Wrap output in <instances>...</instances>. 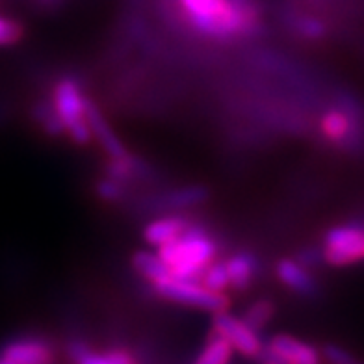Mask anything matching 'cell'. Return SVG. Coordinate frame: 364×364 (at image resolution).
Here are the masks:
<instances>
[{
  "mask_svg": "<svg viewBox=\"0 0 364 364\" xmlns=\"http://www.w3.org/2000/svg\"><path fill=\"white\" fill-rule=\"evenodd\" d=\"M151 287L156 292V296H160L162 299L199 309V311L212 312V314L227 311V307H229V296L214 292L197 279H178L169 275V277L162 279Z\"/></svg>",
  "mask_w": 364,
  "mask_h": 364,
  "instance_id": "cell-4",
  "label": "cell"
},
{
  "mask_svg": "<svg viewBox=\"0 0 364 364\" xmlns=\"http://www.w3.org/2000/svg\"><path fill=\"white\" fill-rule=\"evenodd\" d=\"M323 355H326V359L329 360L331 364H355L357 359H355L353 355L350 351H346L344 348H338L335 344H329L323 348Z\"/></svg>",
  "mask_w": 364,
  "mask_h": 364,
  "instance_id": "cell-23",
  "label": "cell"
},
{
  "mask_svg": "<svg viewBox=\"0 0 364 364\" xmlns=\"http://www.w3.org/2000/svg\"><path fill=\"white\" fill-rule=\"evenodd\" d=\"M297 30L299 34L305 39H311V41H316V39H321L327 34L326 24L321 23L320 19H314V17H303L297 23Z\"/></svg>",
  "mask_w": 364,
  "mask_h": 364,
  "instance_id": "cell-22",
  "label": "cell"
},
{
  "mask_svg": "<svg viewBox=\"0 0 364 364\" xmlns=\"http://www.w3.org/2000/svg\"><path fill=\"white\" fill-rule=\"evenodd\" d=\"M277 279L288 290L299 296H314L316 294V279L312 277L311 269L303 266L299 260L283 259L275 266Z\"/></svg>",
  "mask_w": 364,
  "mask_h": 364,
  "instance_id": "cell-11",
  "label": "cell"
},
{
  "mask_svg": "<svg viewBox=\"0 0 364 364\" xmlns=\"http://www.w3.org/2000/svg\"><path fill=\"white\" fill-rule=\"evenodd\" d=\"M320 130L327 141L338 147L355 144L357 138V123L353 121V115L342 108H331L321 115Z\"/></svg>",
  "mask_w": 364,
  "mask_h": 364,
  "instance_id": "cell-10",
  "label": "cell"
},
{
  "mask_svg": "<svg viewBox=\"0 0 364 364\" xmlns=\"http://www.w3.org/2000/svg\"><path fill=\"white\" fill-rule=\"evenodd\" d=\"M0 364H11V363H10V360H6L4 357H0Z\"/></svg>",
  "mask_w": 364,
  "mask_h": 364,
  "instance_id": "cell-26",
  "label": "cell"
},
{
  "mask_svg": "<svg viewBox=\"0 0 364 364\" xmlns=\"http://www.w3.org/2000/svg\"><path fill=\"white\" fill-rule=\"evenodd\" d=\"M214 335L223 338L232 348V351L244 355L247 359H259L262 353V342L259 333L251 329L242 318L223 311L214 316Z\"/></svg>",
  "mask_w": 364,
  "mask_h": 364,
  "instance_id": "cell-6",
  "label": "cell"
},
{
  "mask_svg": "<svg viewBox=\"0 0 364 364\" xmlns=\"http://www.w3.org/2000/svg\"><path fill=\"white\" fill-rule=\"evenodd\" d=\"M132 266L151 284L159 283V281L171 275L162 257L159 253H151V251H138V253L132 255Z\"/></svg>",
  "mask_w": 364,
  "mask_h": 364,
  "instance_id": "cell-14",
  "label": "cell"
},
{
  "mask_svg": "<svg viewBox=\"0 0 364 364\" xmlns=\"http://www.w3.org/2000/svg\"><path fill=\"white\" fill-rule=\"evenodd\" d=\"M206 288H210L214 292L225 294L229 290V273L225 268V260H214V262L205 269V273L199 279Z\"/></svg>",
  "mask_w": 364,
  "mask_h": 364,
  "instance_id": "cell-18",
  "label": "cell"
},
{
  "mask_svg": "<svg viewBox=\"0 0 364 364\" xmlns=\"http://www.w3.org/2000/svg\"><path fill=\"white\" fill-rule=\"evenodd\" d=\"M95 192L105 203H117L125 196V184L106 175L95 184Z\"/></svg>",
  "mask_w": 364,
  "mask_h": 364,
  "instance_id": "cell-21",
  "label": "cell"
},
{
  "mask_svg": "<svg viewBox=\"0 0 364 364\" xmlns=\"http://www.w3.org/2000/svg\"><path fill=\"white\" fill-rule=\"evenodd\" d=\"M355 364H363V363H359V360H357V363H355Z\"/></svg>",
  "mask_w": 364,
  "mask_h": 364,
  "instance_id": "cell-27",
  "label": "cell"
},
{
  "mask_svg": "<svg viewBox=\"0 0 364 364\" xmlns=\"http://www.w3.org/2000/svg\"><path fill=\"white\" fill-rule=\"evenodd\" d=\"M24 36V26L19 21L0 15V47L17 45Z\"/></svg>",
  "mask_w": 364,
  "mask_h": 364,
  "instance_id": "cell-20",
  "label": "cell"
},
{
  "mask_svg": "<svg viewBox=\"0 0 364 364\" xmlns=\"http://www.w3.org/2000/svg\"><path fill=\"white\" fill-rule=\"evenodd\" d=\"M225 268L229 273V287L242 292L253 284L257 272H259V262H257V257L250 251H236L229 259H225Z\"/></svg>",
  "mask_w": 364,
  "mask_h": 364,
  "instance_id": "cell-13",
  "label": "cell"
},
{
  "mask_svg": "<svg viewBox=\"0 0 364 364\" xmlns=\"http://www.w3.org/2000/svg\"><path fill=\"white\" fill-rule=\"evenodd\" d=\"M108 359H110L112 364H136L134 357L125 350L108 351Z\"/></svg>",
  "mask_w": 364,
  "mask_h": 364,
  "instance_id": "cell-24",
  "label": "cell"
},
{
  "mask_svg": "<svg viewBox=\"0 0 364 364\" xmlns=\"http://www.w3.org/2000/svg\"><path fill=\"white\" fill-rule=\"evenodd\" d=\"M230 357H232V348L223 338L214 335V338L205 346V350L193 364H229Z\"/></svg>",
  "mask_w": 364,
  "mask_h": 364,
  "instance_id": "cell-17",
  "label": "cell"
},
{
  "mask_svg": "<svg viewBox=\"0 0 364 364\" xmlns=\"http://www.w3.org/2000/svg\"><path fill=\"white\" fill-rule=\"evenodd\" d=\"M182 19L205 38L225 41L257 28V10L250 0H177Z\"/></svg>",
  "mask_w": 364,
  "mask_h": 364,
  "instance_id": "cell-1",
  "label": "cell"
},
{
  "mask_svg": "<svg viewBox=\"0 0 364 364\" xmlns=\"http://www.w3.org/2000/svg\"><path fill=\"white\" fill-rule=\"evenodd\" d=\"M0 357H4L11 364H54L56 360L53 346L34 336L10 342L4 346Z\"/></svg>",
  "mask_w": 364,
  "mask_h": 364,
  "instance_id": "cell-8",
  "label": "cell"
},
{
  "mask_svg": "<svg viewBox=\"0 0 364 364\" xmlns=\"http://www.w3.org/2000/svg\"><path fill=\"white\" fill-rule=\"evenodd\" d=\"M87 123H90L91 134L97 139V144L101 145L102 151L108 154V159L117 160L129 154L125 144L121 141L119 136L115 134V130L108 125L102 112L93 101H87Z\"/></svg>",
  "mask_w": 364,
  "mask_h": 364,
  "instance_id": "cell-9",
  "label": "cell"
},
{
  "mask_svg": "<svg viewBox=\"0 0 364 364\" xmlns=\"http://www.w3.org/2000/svg\"><path fill=\"white\" fill-rule=\"evenodd\" d=\"M159 255L173 277L199 281L205 269L216 260L218 244L208 230L192 223L177 240L159 247Z\"/></svg>",
  "mask_w": 364,
  "mask_h": 364,
  "instance_id": "cell-2",
  "label": "cell"
},
{
  "mask_svg": "<svg viewBox=\"0 0 364 364\" xmlns=\"http://www.w3.org/2000/svg\"><path fill=\"white\" fill-rule=\"evenodd\" d=\"M208 199V190L203 186H184L171 190L164 196L162 206H168L171 210H186L199 206Z\"/></svg>",
  "mask_w": 364,
  "mask_h": 364,
  "instance_id": "cell-15",
  "label": "cell"
},
{
  "mask_svg": "<svg viewBox=\"0 0 364 364\" xmlns=\"http://www.w3.org/2000/svg\"><path fill=\"white\" fill-rule=\"evenodd\" d=\"M320 259H321V255L318 253L316 250H305V251H301V253H299V257H297V260H299L303 266H307L309 269L314 268Z\"/></svg>",
  "mask_w": 364,
  "mask_h": 364,
  "instance_id": "cell-25",
  "label": "cell"
},
{
  "mask_svg": "<svg viewBox=\"0 0 364 364\" xmlns=\"http://www.w3.org/2000/svg\"><path fill=\"white\" fill-rule=\"evenodd\" d=\"M273 314H275V305H273L269 299H259V301L251 303L250 307L245 309L242 320H244L251 329H255L259 333V331H262L264 327L272 321Z\"/></svg>",
  "mask_w": 364,
  "mask_h": 364,
  "instance_id": "cell-16",
  "label": "cell"
},
{
  "mask_svg": "<svg viewBox=\"0 0 364 364\" xmlns=\"http://www.w3.org/2000/svg\"><path fill=\"white\" fill-rule=\"evenodd\" d=\"M34 115L38 123L43 127V130L50 136H62L63 130L62 121L58 117L56 110H54L53 102H38L34 108Z\"/></svg>",
  "mask_w": 364,
  "mask_h": 364,
  "instance_id": "cell-19",
  "label": "cell"
},
{
  "mask_svg": "<svg viewBox=\"0 0 364 364\" xmlns=\"http://www.w3.org/2000/svg\"><path fill=\"white\" fill-rule=\"evenodd\" d=\"M87 99L77 78L63 77L54 84L53 106L73 144L87 145L93 139L87 123Z\"/></svg>",
  "mask_w": 364,
  "mask_h": 364,
  "instance_id": "cell-3",
  "label": "cell"
},
{
  "mask_svg": "<svg viewBox=\"0 0 364 364\" xmlns=\"http://www.w3.org/2000/svg\"><path fill=\"white\" fill-rule=\"evenodd\" d=\"M259 359L264 364H320V353L296 336L275 335L264 346Z\"/></svg>",
  "mask_w": 364,
  "mask_h": 364,
  "instance_id": "cell-7",
  "label": "cell"
},
{
  "mask_svg": "<svg viewBox=\"0 0 364 364\" xmlns=\"http://www.w3.org/2000/svg\"><path fill=\"white\" fill-rule=\"evenodd\" d=\"M321 259L336 268L364 260V227L357 223L331 227L323 236Z\"/></svg>",
  "mask_w": 364,
  "mask_h": 364,
  "instance_id": "cell-5",
  "label": "cell"
},
{
  "mask_svg": "<svg viewBox=\"0 0 364 364\" xmlns=\"http://www.w3.org/2000/svg\"><path fill=\"white\" fill-rule=\"evenodd\" d=\"M193 221L186 216H178V214H171V216H160L147 223L144 229V238L147 244L162 247V245L169 244L173 240H177L182 232H186L192 227Z\"/></svg>",
  "mask_w": 364,
  "mask_h": 364,
  "instance_id": "cell-12",
  "label": "cell"
}]
</instances>
